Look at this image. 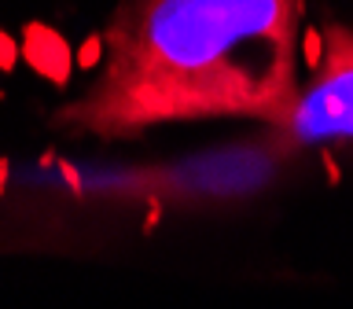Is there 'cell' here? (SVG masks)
<instances>
[{
  "label": "cell",
  "mask_w": 353,
  "mask_h": 309,
  "mask_svg": "<svg viewBox=\"0 0 353 309\" xmlns=\"http://www.w3.org/2000/svg\"><path fill=\"white\" fill-rule=\"evenodd\" d=\"M22 55H26V63L41 77H48L52 85H66V77H70V48H66V41L52 26L30 22L26 37H22Z\"/></svg>",
  "instance_id": "cell-3"
},
{
  "label": "cell",
  "mask_w": 353,
  "mask_h": 309,
  "mask_svg": "<svg viewBox=\"0 0 353 309\" xmlns=\"http://www.w3.org/2000/svg\"><path fill=\"white\" fill-rule=\"evenodd\" d=\"M63 170H66V181H70V184H74V192H77V195H81V181H77V173H74V166H66V162H63Z\"/></svg>",
  "instance_id": "cell-5"
},
{
  "label": "cell",
  "mask_w": 353,
  "mask_h": 309,
  "mask_svg": "<svg viewBox=\"0 0 353 309\" xmlns=\"http://www.w3.org/2000/svg\"><path fill=\"white\" fill-rule=\"evenodd\" d=\"M302 0H121L92 88L52 126L125 140L151 126L258 118L276 129L298 92Z\"/></svg>",
  "instance_id": "cell-1"
},
{
  "label": "cell",
  "mask_w": 353,
  "mask_h": 309,
  "mask_svg": "<svg viewBox=\"0 0 353 309\" xmlns=\"http://www.w3.org/2000/svg\"><path fill=\"white\" fill-rule=\"evenodd\" d=\"M4 184H8V162H0V195H4Z\"/></svg>",
  "instance_id": "cell-6"
},
{
  "label": "cell",
  "mask_w": 353,
  "mask_h": 309,
  "mask_svg": "<svg viewBox=\"0 0 353 309\" xmlns=\"http://www.w3.org/2000/svg\"><path fill=\"white\" fill-rule=\"evenodd\" d=\"M22 55V48H15V41L8 37V33H0V70H15V59Z\"/></svg>",
  "instance_id": "cell-4"
},
{
  "label": "cell",
  "mask_w": 353,
  "mask_h": 309,
  "mask_svg": "<svg viewBox=\"0 0 353 309\" xmlns=\"http://www.w3.org/2000/svg\"><path fill=\"white\" fill-rule=\"evenodd\" d=\"M283 151L309 143L353 140V30L342 22L324 26V52L298 92L291 114L272 129Z\"/></svg>",
  "instance_id": "cell-2"
}]
</instances>
